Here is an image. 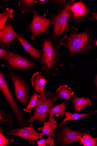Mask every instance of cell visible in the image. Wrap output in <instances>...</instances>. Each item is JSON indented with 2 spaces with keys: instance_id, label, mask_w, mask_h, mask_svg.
Segmentation results:
<instances>
[{
  "instance_id": "cell-6",
  "label": "cell",
  "mask_w": 97,
  "mask_h": 146,
  "mask_svg": "<svg viewBox=\"0 0 97 146\" xmlns=\"http://www.w3.org/2000/svg\"><path fill=\"white\" fill-rule=\"evenodd\" d=\"M10 71L13 70L23 72L36 69V66L27 57L22 56L16 51L10 52L3 60Z\"/></svg>"
},
{
  "instance_id": "cell-3",
  "label": "cell",
  "mask_w": 97,
  "mask_h": 146,
  "mask_svg": "<svg viewBox=\"0 0 97 146\" xmlns=\"http://www.w3.org/2000/svg\"><path fill=\"white\" fill-rule=\"evenodd\" d=\"M49 16V26L52 31L51 37L54 43L57 42L61 38V35L66 32L70 31L68 23L70 22V13L66 8H58L55 13L47 10Z\"/></svg>"
},
{
  "instance_id": "cell-5",
  "label": "cell",
  "mask_w": 97,
  "mask_h": 146,
  "mask_svg": "<svg viewBox=\"0 0 97 146\" xmlns=\"http://www.w3.org/2000/svg\"><path fill=\"white\" fill-rule=\"evenodd\" d=\"M33 17L30 24L28 25L26 30L32 33V39L34 41L37 36L43 34H51L49 30V19L47 18L46 13L43 16L39 15L36 9L32 12Z\"/></svg>"
},
{
  "instance_id": "cell-16",
  "label": "cell",
  "mask_w": 97,
  "mask_h": 146,
  "mask_svg": "<svg viewBox=\"0 0 97 146\" xmlns=\"http://www.w3.org/2000/svg\"><path fill=\"white\" fill-rule=\"evenodd\" d=\"M39 4V0H19L18 5L22 12L24 14H29L33 9Z\"/></svg>"
},
{
  "instance_id": "cell-27",
  "label": "cell",
  "mask_w": 97,
  "mask_h": 146,
  "mask_svg": "<svg viewBox=\"0 0 97 146\" xmlns=\"http://www.w3.org/2000/svg\"><path fill=\"white\" fill-rule=\"evenodd\" d=\"M51 2L53 5L58 7V8L66 7L67 2L66 0H51Z\"/></svg>"
},
{
  "instance_id": "cell-17",
  "label": "cell",
  "mask_w": 97,
  "mask_h": 146,
  "mask_svg": "<svg viewBox=\"0 0 97 146\" xmlns=\"http://www.w3.org/2000/svg\"><path fill=\"white\" fill-rule=\"evenodd\" d=\"M74 104L75 112H78L86 108L87 105H91V102L90 99L88 98H85L77 97L74 98L71 101Z\"/></svg>"
},
{
  "instance_id": "cell-18",
  "label": "cell",
  "mask_w": 97,
  "mask_h": 146,
  "mask_svg": "<svg viewBox=\"0 0 97 146\" xmlns=\"http://www.w3.org/2000/svg\"><path fill=\"white\" fill-rule=\"evenodd\" d=\"M66 108V103L65 101L61 104L55 105L51 108L49 112L47 115V116H48L49 120L52 119L54 115H55L57 117L59 116H63L65 115V110Z\"/></svg>"
},
{
  "instance_id": "cell-12",
  "label": "cell",
  "mask_w": 97,
  "mask_h": 146,
  "mask_svg": "<svg viewBox=\"0 0 97 146\" xmlns=\"http://www.w3.org/2000/svg\"><path fill=\"white\" fill-rule=\"evenodd\" d=\"M17 35L18 37L16 39L20 42L24 51L29 53L31 58L35 62H39L42 54L43 50L35 48L26 40L23 34L17 33Z\"/></svg>"
},
{
  "instance_id": "cell-19",
  "label": "cell",
  "mask_w": 97,
  "mask_h": 146,
  "mask_svg": "<svg viewBox=\"0 0 97 146\" xmlns=\"http://www.w3.org/2000/svg\"><path fill=\"white\" fill-rule=\"evenodd\" d=\"M55 94L58 95L60 98L70 100H71L74 92L70 88L66 85H64L60 86Z\"/></svg>"
},
{
  "instance_id": "cell-7",
  "label": "cell",
  "mask_w": 97,
  "mask_h": 146,
  "mask_svg": "<svg viewBox=\"0 0 97 146\" xmlns=\"http://www.w3.org/2000/svg\"><path fill=\"white\" fill-rule=\"evenodd\" d=\"M7 77L1 71L0 72V88L4 98L7 100L16 116L19 125L21 127L26 126L27 121L24 114L21 112L17 107L15 101L7 85Z\"/></svg>"
},
{
  "instance_id": "cell-10",
  "label": "cell",
  "mask_w": 97,
  "mask_h": 146,
  "mask_svg": "<svg viewBox=\"0 0 97 146\" xmlns=\"http://www.w3.org/2000/svg\"><path fill=\"white\" fill-rule=\"evenodd\" d=\"M29 127H21L19 128L11 129L7 132V135H13L20 137L28 141L31 145L35 144V141L44 136L43 133L37 131L34 128L33 123Z\"/></svg>"
},
{
  "instance_id": "cell-8",
  "label": "cell",
  "mask_w": 97,
  "mask_h": 146,
  "mask_svg": "<svg viewBox=\"0 0 97 146\" xmlns=\"http://www.w3.org/2000/svg\"><path fill=\"white\" fill-rule=\"evenodd\" d=\"M9 76L15 86V97L18 102H21L24 106L28 104L30 90L28 83L18 74L10 71Z\"/></svg>"
},
{
  "instance_id": "cell-11",
  "label": "cell",
  "mask_w": 97,
  "mask_h": 146,
  "mask_svg": "<svg viewBox=\"0 0 97 146\" xmlns=\"http://www.w3.org/2000/svg\"><path fill=\"white\" fill-rule=\"evenodd\" d=\"M12 19H10L0 31V46L3 49L5 47L9 48L12 41L18 37L17 33L12 27Z\"/></svg>"
},
{
  "instance_id": "cell-31",
  "label": "cell",
  "mask_w": 97,
  "mask_h": 146,
  "mask_svg": "<svg viewBox=\"0 0 97 146\" xmlns=\"http://www.w3.org/2000/svg\"><path fill=\"white\" fill-rule=\"evenodd\" d=\"M51 1L50 0H39V4H45L47 2L50 1Z\"/></svg>"
},
{
  "instance_id": "cell-25",
  "label": "cell",
  "mask_w": 97,
  "mask_h": 146,
  "mask_svg": "<svg viewBox=\"0 0 97 146\" xmlns=\"http://www.w3.org/2000/svg\"><path fill=\"white\" fill-rule=\"evenodd\" d=\"M4 131L3 127H0V146H9L14 141L15 139L6 138L3 135Z\"/></svg>"
},
{
  "instance_id": "cell-15",
  "label": "cell",
  "mask_w": 97,
  "mask_h": 146,
  "mask_svg": "<svg viewBox=\"0 0 97 146\" xmlns=\"http://www.w3.org/2000/svg\"><path fill=\"white\" fill-rule=\"evenodd\" d=\"M58 124L54 118L50 119L49 121L44 123L43 127H40L38 128L39 131H41L44 134V136L46 135L47 137H54L55 136L53 130L56 129L57 127Z\"/></svg>"
},
{
  "instance_id": "cell-22",
  "label": "cell",
  "mask_w": 97,
  "mask_h": 146,
  "mask_svg": "<svg viewBox=\"0 0 97 146\" xmlns=\"http://www.w3.org/2000/svg\"><path fill=\"white\" fill-rule=\"evenodd\" d=\"M13 11V9H10L9 8H7L3 12L0 14V31L5 26L8 19L9 18L12 19L14 17Z\"/></svg>"
},
{
  "instance_id": "cell-20",
  "label": "cell",
  "mask_w": 97,
  "mask_h": 146,
  "mask_svg": "<svg viewBox=\"0 0 97 146\" xmlns=\"http://www.w3.org/2000/svg\"><path fill=\"white\" fill-rule=\"evenodd\" d=\"M82 134L80 141L81 145L84 146H97V137H92L91 133L88 131Z\"/></svg>"
},
{
  "instance_id": "cell-30",
  "label": "cell",
  "mask_w": 97,
  "mask_h": 146,
  "mask_svg": "<svg viewBox=\"0 0 97 146\" xmlns=\"http://www.w3.org/2000/svg\"><path fill=\"white\" fill-rule=\"evenodd\" d=\"M91 14L92 16L88 18V20L90 21L94 20H97V12H91Z\"/></svg>"
},
{
  "instance_id": "cell-21",
  "label": "cell",
  "mask_w": 97,
  "mask_h": 146,
  "mask_svg": "<svg viewBox=\"0 0 97 146\" xmlns=\"http://www.w3.org/2000/svg\"><path fill=\"white\" fill-rule=\"evenodd\" d=\"M97 112V110L93 112L85 114H80L79 113H72L70 112L65 111L66 117L63 121L58 127L60 128L65 122L69 121L71 120H77L85 116H87Z\"/></svg>"
},
{
  "instance_id": "cell-1",
  "label": "cell",
  "mask_w": 97,
  "mask_h": 146,
  "mask_svg": "<svg viewBox=\"0 0 97 146\" xmlns=\"http://www.w3.org/2000/svg\"><path fill=\"white\" fill-rule=\"evenodd\" d=\"M78 31L77 27H72L69 31L70 34L65 35L59 41L61 46L68 50L69 58L78 54L86 56L89 50H94L96 46L92 28L85 29L81 33H77Z\"/></svg>"
},
{
  "instance_id": "cell-9",
  "label": "cell",
  "mask_w": 97,
  "mask_h": 146,
  "mask_svg": "<svg viewBox=\"0 0 97 146\" xmlns=\"http://www.w3.org/2000/svg\"><path fill=\"white\" fill-rule=\"evenodd\" d=\"M66 8L70 13V22H74L79 23L90 13L86 3L81 1L71 0L68 2Z\"/></svg>"
},
{
  "instance_id": "cell-14",
  "label": "cell",
  "mask_w": 97,
  "mask_h": 146,
  "mask_svg": "<svg viewBox=\"0 0 97 146\" xmlns=\"http://www.w3.org/2000/svg\"><path fill=\"white\" fill-rule=\"evenodd\" d=\"M31 81L32 86L36 91L41 94L44 91L47 82L44 74L43 72L35 73L32 76Z\"/></svg>"
},
{
  "instance_id": "cell-26",
  "label": "cell",
  "mask_w": 97,
  "mask_h": 146,
  "mask_svg": "<svg viewBox=\"0 0 97 146\" xmlns=\"http://www.w3.org/2000/svg\"><path fill=\"white\" fill-rule=\"evenodd\" d=\"M54 141L53 137H49L47 139L41 138L40 140H37V143L38 146H48L47 144L52 146L54 145Z\"/></svg>"
},
{
  "instance_id": "cell-23",
  "label": "cell",
  "mask_w": 97,
  "mask_h": 146,
  "mask_svg": "<svg viewBox=\"0 0 97 146\" xmlns=\"http://www.w3.org/2000/svg\"><path fill=\"white\" fill-rule=\"evenodd\" d=\"M38 93L36 92L31 97L28 104L23 109L24 111L30 113L33 108H35L38 103Z\"/></svg>"
},
{
  "instance_id": "cell-24",
  "label": "cell",
  "mask_w": 97,
  "mask_h": 146,
  "mask_svg": "<svg viewBox=\"0 0 97 146\" xmlns=\"http://www.w3.org/2000/svg\"><path fill=\"white\" fill-rule=\"evenodd\" d=\"M0 121L11 127L13 120L11 114H9L4 111L0 110Z\"/></svg>"
},
{
  "instance_id": "cell-4",
  "label": "cell",
  "mask_w": 97,
  "mask_h": 146,
  "mask_svg": "<svg viewBox=\"0 0 97 146\" xmlns=\"http://www.w3.org/2000/svg\"><path fill=\"white\" fill-rule=\"evenodd\" d=\"M60 98L57 94H52L47 90L40 94L34 114L27 121V124L34 123L36 120L42 124L46 121L47 115L55 102Z\"/></svg>"
},
{
  "instance_id": "cell-2",
  "label": "cell",
  "mask_w": 97,
  "mask_h": 146,
  "mask_svg": "<svg viewBox=\"0 0 97 146\" xmlns=\"http://www.w3.org/2000/svg\"><path fill=\"white\" fill-rule=\"evenodd\" d=\"M53 43L51 37L45 36L40 44L43 52L39 62L45 74L54 73L63 65L61 59L64 54L61 52L58 42Z\"/></svg>"
},
{
  "instance_id": "cell-28",
  "label": "cell",
  "mask_w": 97,
  "mask_h": 146,
  "mask_svg": "<svg viewBox=\"0 0 97 146\" xmlns=\"http://www.w3.org/2000/svg\"><path fill=\"white\" fill-rule=\"evenodd\" d=\"M94 82L95 87V90L94 91L92 92L90 99L97 100V74L95 75Z\"/></svg>"
},
{
  "instance_id": "cell-32",
  "label": "cell",
  "mask_w": 97,
  "mask_h": 146,
  "mask_svg": "<svg viewBox=\"0 0 97 146\" xmlns=\"http://www.w3.org/2000/svg\"><path fill=\"white\" fill-rule=\"evenodd\" d=\"M96 46H97V39L96 40Z\"/></svg>"
},
{
  "instance_id": "cell-13",
  "label": "cell",
  "mask_w": 97,
  "mask_h": 146,
  "mask_svg": "<svg viewBox=\"0 0 97 146\" xmlns=\"http://www.w3.org/2000/svg\"><path fill=\"white\" fill-rule=\"evenodd\" d=\"M82 136L80 131L72 130L66 126L62 129L60 137L63 144L69 145L72 143L80 141Z\"/></svg>"
},
{
  "instance_id": "cell-29",
  "label": "cell",
  "mask_w": 97,
  "mask_h": 146,
  "mask_svg": "<svg viewBox=\"0 0 97 146\" xmlns=\"http://www.w3.org/2000/svg\"><path fill=\"white\" fill-rule=\"evenodd\" d=\"M10 52V50H6L3 48L0 49V58L3 60L5 57Z\"/></svg>"
}]
</instances>
